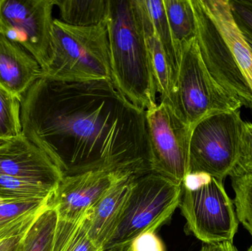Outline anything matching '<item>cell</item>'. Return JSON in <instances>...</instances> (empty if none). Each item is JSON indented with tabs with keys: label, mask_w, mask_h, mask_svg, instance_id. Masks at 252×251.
Returning a JSON list of instances; mask_svg holds the SVG:
<instances>
[{
	"label": "cell",
	"mask_w": 252,
	"mask_h": 251,
	"mask_svg": "<svg viewBox=\"0 0 252 251\" xmlns=\"http://www.w3.org/2000/svg\"><path fill=\"white\" fill-rule=\"evenodd\" d=\"M130 251H166L164 243L155 232H147L130 243Z\"/></svg>",
	"instance_id": "cell-28"
},
{
	"label": "cell",
	"mask_w": 252,
	"mask_h": 251,
	"mask_svg": "<svg viewBox=\"0 0 252 251\" xmlns=\"http://www.w3.org/2000/svg\"><path fill=\"white\" fill-rule=\"evenodd\" d=\"M151 172L182 184L189 172L192 129L164 102L145 111Z\"/></svg>",
	"instance_id": "cell-8"
},
{
	"label": "cell",
	"mask_w": 252,
	"mask_h": 251,
	"mask_svg": "<svg viewBox=\"0 0 252 251\" xmlns=\"http://www.w3.org/2000/svg\"><path fill=\"white\" fill-rule=\"evenodd\" d=\"M136 175L129 174L119 180L90 212L89 236L103 251L125 212Z\"/></svg>",
	"instance_id": "cell-13"
},
{
	"label": "cell",
	"mask_w": 252,
	"mask_h": 251,
	"mask_svg": "<svg viewBox=\"0 0 252 251\" xmlns=\"http://www.w3.org/2000/svg\"><path fill=\"white\" fill-rule=\"evenodd\" d=\"M247 251H252V244L250 246V247L247 249Z\"/></svg>",
	"instance_id": "cell-33"
},
{
	"label": "cell",
	"mask_w": 252,
	"mask_h": 251,
	"mask_svg": "<svg viewBox=\"0 0 252 251\" xmlns=\"http://www.w3.org/2000/svg\"><path fill=\"white\" fill-rule=\"evenodd\" d=\"M129 174L133 173L94 170L65 175L49 205L57 211L59 219L79 221L93 209L119 180Z\"/></svg>",
	"instance_id": "cell-11"
},
{
	"label": "cell",
	"mask_w": 252,
	"mask_h": 251,
	"mask_svg": "<svg viewBox=\"0 0 252 251\" xmlns=\"http://www.w3.org/2000/svg\"><path fill=\"white\" fill-rule=\"evenodd\" d=\"M41 78L62 82L112 81L107 21L75 27L54 19L50 60Z\"/></svg>",
	"instance_id": "cell-3"
},
{
	"label": "cell",
	"mask_w": 252,
	"mask_h": 251,
	"mask_svg": "<svg viewBox=\"0 0 252 251\" xmlns=\"http://www.w3.org/2000/svg\"><path fill=\"white\" fill-rule=\"evenodd\" d=\"M57 222V211L48 205L27 231L22 251H51Z\"/></svg>",
	"instance_id": "cell-20"
},
{
	"label": "cell",
	"mask_w": 252,
	"mask_h": 251,
	"mask_svg": "<svg viewBox=\"0 0 252 251\" xmlns=\"http://www.w3.org/2000/svg\"><path fill=\"white\" fill-rule=\"evenodd\" d=\"M252 174V124L244 122L238 161L231 178Z\"/></svg>",
	"instance_id": "cell-26"
},
{
	"label": "cell",
	"mask_w": 252,
	"mask_h": 251,
	"mask_svg": "<svg viewBox=\"0 0 252 251\" xmlns=\"http://www.w3.org/2000/svg\"><path fill=\"white\" fill-rule=\"evenodd\" d=\"M244 125L240 110L215 113L195 124L189 140V172H204L221 182L231 176Z\"/></svg>",
	"instance_id": "cell-6"
},
{
	"label": "cell",
	"mask_w": 252,
	"mask_h": 251,
	"mask_svg": "<svg viewBox=\"0 0 252 251\" xmlns=\"http://www.w3.org/2000/svg\"><path fill=\"white\" fill-rule=\"evenodd\" d=\"M144 1H145V7L150 19L152 22L154 30L168 57L169 62L173 69L175 80H176L179 59H178L177 53L175 49L174 43L172 38L163 0L161 1L144 0Z\"/></svg>",
	"instance_id": "cell-22"
},
{
	"label": "cell",
	"mask_w": 252,
	"mask_h": 251,
	"mask_svg": "<svg viewBox=\"0 0 252 251\" xmlns=\"http://www.w3.org/2000/svg\"><path fill=\"white\" fill-rule=\"evenodd\" d=\"M112 81L136 107L157 104V85L147 45L142 0H109L107 17Z\"/></svg>",
	"instance_id": "cell-2"
},
{
	"label": "cell",
	"mask_w": 252,
	"mask_h": 251,
	"mask_svg": "<svg viewBox=\"0 0 252 251\" xmlns=\"http://www.w3.org/2000/svg\"><path fill=\"white\" fill-rule=\"evenodd\" d=\"M22 134L64 175L94 170L151 172L145 111L111 80H37L21 99Z\"/></svg>",
	"instance_id": "cell-1"
},
{
	"label": "cell",
	"mask_w": 252,
	"mask_h": 251,
	"mask_svg": "<svg viewBox=\"0 0 252 251\" xmlns=\"http://www.w3.org/2000/svg\"><path fill=\"white\" fill-rule=\"evenodd\" d=\"M179 207L188 230L204 244L233 243L239 221L223 182L210 176L196 188L182 187Z\"/></svg>",
	"instance_id": "cell-7"
},
{
	"label": "cell",
	"mask_w": 252,
	"mask_h": 251,
	"mask_svg": "<svg viewBox=\"0 0 252 251\" xmlns=\"http://www.w3.org/2000/svg\"><path fill=\"white\" fill-rule=\"evenodd\" d=\"M244 38H245L246 41H247V44H248L249 46H250V49H251L252 52V39H251V38H248V37L246 36H244Z\"/></svg>",
	"instance_id": "cell-32"
},
{
	"label": "cell",
	"mask_w": 252,
	"mask_h": 251,
	"mask_svg": "<svg viewBox=\"0 0 252 251\" xmlns=\"http://www.w3.org/2000/svg\"><path fill=\"white\" fill-rule=\"evenodd\" d=\"M172 38L178 55L181 46L196 35V24L191 0H163Z\"/></svg>",
	"instance_id": "cell-19"
},
{
	"label": "cell",
	"mask_w": 252,
	"mask_h": 251,
	"mask_svg": "<svg viewBox=\"0 0 252 251\" xmlns=\"http://www.w3.org/2000/svg\"><path fill=\"white\" fill-rule=\"evenodd\" d=\"M56 189L14 177L0 175V199L50 200Z\"/></svg>",
	"instance_id": "cell-21"
},
{
	"label": "cell",
	"mask_w": 252,
	"mask_h": 251,
	"mask_svg": "<svg viewBox=\"0 0 252 251\" xmlns=\"http://www.w3.org/2000/svg\"><path fill=\"white\" fill-rule=\"evenodd\" d=\"M61 21L75 27H90L107 20L109 0H54Z\"/></svg>",
	"instance_id": "cell-17"
},
{
	"label": "cell",
	"mask_w": 252,
	"mask_h": 251,
	"mask_svg": "<svg viewBox=\"0 0 252 251\" xmlns=\"http://www.w3.org/2000/svg\"><path fill=\"white\" fill-rule=\"evenodd\" d=\"M50 200L0 199V225L48 206Z\"/></svg>",
	"instance_id": "cell-25"
},
{
	"label": "cell",
	"mask_w": 252,
	"mask_h": 251,
	"mask_svg": "<svg viewBox=\"0 0 252 251\" xmlns=\"http://www.w3.org/2000/svg\"><path fill=\"white\" fill-rule=\"evenodd\" d=\"M167 104L191 129L207 116L242 107L212 78L195 38L181 46L173 94Z\"/></svg>",
	"instance_id": "cell-4"
},
{
	"label": "cell",
	"mask_w": 252,
	"mask_h": 251,
	"mask_svg": "<svg viewBox=\"0 0 252 251\" xmlns=\"http://www.w3.org/2000/svg\"><path fill=\"white\" fill-rule=\"evenodd\" d=\"M103 251H130V245L123 246V247L114 248V249H107Z\"/></svg>",
	"instance_id": "cell-31"
},
{
	"label": "cell",
	"mask_w": 252,
	"mask_h": 251,
	"mask_svg": "<svg viewBox=\"0 0 252 251\" xmlns=\"http://www.w3.org/2000/svg\"><path fill=\"white\" fill-rule=\"evenodd\" d=\"M28 229L13 237L0 240V251H22L24 237Z\"/></svg>",
	"instance_id": "cell-29"
},
{
	"label": "cell",
	"mask_w": 252,
	"mask_h": 251,
	"mask_svg": "<svg viewBox=\"0 0 252 251\" xmlns=\"http://www.w3.org/2000/svg\"><path fill=\"white\" fill-rule=\"evenodd\" d=\"M22 134L21 100L0 87V144Z\"/></svg>",
	"instance_id": "cell-23"
},
{
	"label": "cell",
	"mask_w": 252,
	"mask_h": 251,
	"mask_svg": "<svg viewBox=\"0 0 252 251\" xmlns=\"http://www.w3.org/2000/svg\"><path fill=\"white\" fill-rule=\"evenodd\" d=\"M0 175L56 189L65 176L60 167L22 134L0 144Z\"/></svg>",
	"instance_id": "cell-12"
},
{
	"label": "cell",
	"mask_w": 252,
	"mask_h": 251,
	"mask_svg": "<svg viewBox=\"0 0 252 251\" xmlns=\"http://www.w3.org/2000/svg\"><path fill=\"white\" fill-rule=\"evenodd\" d=\"M182 184L152 172L137 175L122 218L104 250L129 246L167 223L181 203Z\"/></svg>",
	"instance_id": "cell-5"
},
{
	"label": "cell",
	"mask_w": 252,
	"mask_h": 251,
	"mask_svg": "<svg viewBox=\"0 0 252 251\" xmlns=\"http://www.w3.org/2000/svg\"><path fill=\"white\" fill-rule=\"evenodd\" d=\"M237 218L252 237V174L232 178Z\"/></svg>",
	"instance_id": "cell-24"
},
{
	"label": "cell",
	"mask_w": 252,
	"mask_h": 251,
	"mask_svg": "<svg viewBox=\"0 0 252 251\" xmlns=\"http://www.w3.org/2000/svg\"><path fill=\"white\" fill-rule=\"evenodd\" d=\"M91 210L78 221L58 218L51 251H103L89 236L88 221Z\"/></svg>",
	"instance_id": "cell-18"
},
{
	"label": "cell",
	"mask_w": 252,
	"mask_h": 251,
	"mask_svg": "<svg viewBox=\"0 0 252 251\" xmlns=\"http://www.w3.org/2000/svg\"><path fill=\"white\" fill-rule=\"evenodd\" d=\"M252 91V52L234 19L229 0H203Z\"/></svg>",
	"instance_id": "cell-15"
},
{
	"label": "cell",
	"mask_w": 252,
	"mask_h": 251,
	"mask_svg": "<svg viewBox=\"0 0 252 251\" xmlns=\"http://www.w3.org/2000/svg\"><path fill=\"white\" fill-rule=\"evenodd\" d=\"M142 3L144 29L157 93L161 96V102L169 103L171 100L174 87V74L165 51L154 30L145 7V1L142 0Z\"/></svg>",
	"instance_id": "cell-16"
},
{
	"label": "cell",
	"mask_w": 252,
	"mask_h": 251,
	"mask_svg": "<svg viewBox=\"0 0 252 251\" xmlns=\"http://www.w3.org/2000/svg\"><path fill=\"white\" fill-rule=\"evenodd\" d=\"M200 251H238L233 243L225 242L217 244L204 245Z\"/></svg>",
	"instance_id": "cell-30"
},
{
	"label": "cell",
	"mask_w": 252,
	"mask_h": 251,
	"mask_svg": "<svg viewBox=\"0 0 252 251\" xmlns=\"http://www.w3.org/2000/svg\"><path fill=\"white\" fill-rule=\"evenodd\" d=\"M0 32H1V31H0Z\"/></svg>",
	"instance_id": "cell-34"
},
{
	"label": "cell",
	"mask_w": 252,
	"mask_h": 251,
	"mask_svg": "<svg viewBox=\"0 0 252 251\" xmlns=\"http://www.w3.org/2000/svg\"><path fill=\"white\" fill-rule=\"evenodd\" d=\"M232 15L244 36L252 39V0H229Z\"/></svg>",
	"instance_id": "cell-27"
},
{
	"label": "cell",
	"mask_w": 252,
	"mask_h": 251,
	"mask_svg": "<svg viewBox=\"0 0 252 251\" xmlns=\"http://www.w3.org/2000/svg\"><path fill=\"white\" fill-rule=\"evenodd\" d=\"M197 44L203 62L215 81L242 106L252 109V91L235 57L203 0H191Z\"/></svg>",
	"instance_id": "cell-10"
},
{
	"label": "cell",
	"mask_w": 252,
	"mask_h": 251,
	"mask_svg": "<svg viewBox=\"0 0 252 251\" xmlns=\"http://www.w3.org/2000/svg\"><path fill=\"white\" fill-rule=\"evenodd\" d=\"M41 77L42 69L35 57L0 32V87L21 100Z\"/></svg>",
	"instance_id": "cell-14"
},
{
	"label": "cell",
	"mask_w": 252,
	"mask_h": 251,
	"mask_svg": "<svg viewBox=\"0 0 252 251\" xmlns=\"http://www.w3.org/2000/svg\"><path fill=\"white\" fill-rule=\"evenodd\" d=\"M54 0H0V31L23 47L41 66H48Z\"/></svg>",
	"instance_id": "cell-9"
}]
</instances>
